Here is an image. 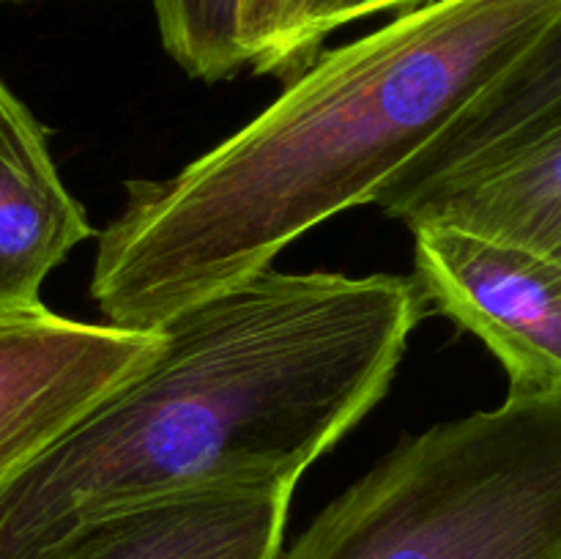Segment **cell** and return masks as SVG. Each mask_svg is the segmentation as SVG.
<instances>
[{"label":"cell","mask_w":561,"mask_h":559,"mask_svg":"<svg viewBox=\"0 0 561 559\" xmlns=\"http://www.w3.org/2000/svg\"><path fill=\"white\" fill-rule=\"evenodd\" d=\"M425 307L400 274L274 269L186 307L140 376L0 477V559L173 493L299 482L387 395Z\"/></svg>","instance_id":"obj_1"},{"label":"cell","mask_w":561,"mask_h":559,"mask_svg":"<svg viewBox=\"0 0 561 559\" xmlns=\"http://www.w3.org/2000/svg\"><path fill=\"white\" fill-rule=\"evenodd\" d=\"M559 20L561 0H427L318 53L228 140L170 179L126 184L93 263L102 316L159 329L334 214L376 203Z\"/></svg>","instance_id":"obj_2"},{"label":"cell","mask_w":561,"mask_h":559,"mask_svg":"<svg viewBox=\"0 0 561 559\" xmlns=\"http://www.w3.org/2000/svg\"><path fill=\"white\" fill-rule=\"evenodd\" d=\"M277 559H561V395L405 438Z\"/></svg>","instance_id":"obj_3"},{"label":"cell","mask_w":561,"mask_h":559,"mask_svg":"<svg viewBox=\"0 0 561 559\" xmlns=\"http://www.w3.org/2000/svg\"><path fill=\"white\" fill-rule=\"evenodd\" d=\"M411 233L425 301L496 354L510 395H561V263L449 225Z\"/></svg>","instance_id":"obj_4"},{"label":"cell","mask_w":561,"mask_h":559,"mask_svg":"<svg viewBox=\"0 0 561 559\" xmlns=\"http://www.w3.org/2000/svg\"><path fill=\"white\" fill-rule=\"evenodd\" d=\"M162 343V329L71 321L44 305L0 312V477L140 376Z\"/></svg>","instance_id":"obj_5"},{"label":"cell","mask_w":561,"mask_h":559,"mask_svg":"<svg viewBox=\"0 0 561 559\" xmlns=\"http://www.w3.org/2000/svg\"><path fill=\"white\" fill-rule=\"evenodd\" d=\"M294 480H244L173 493L71 537L49 559H277Z\"/></svg>","instance_id":"obj_6"},{"label":"cell","mask_w":561,"mask_h":559,"mask_svg":"<svg viewBox=\"0 0 561 559\" xmlns=\"http://www.w3.org/2000/svg\"><path fill=\"white\" fill-rule=\"evenodd\" d=\"M93 228L60 181L47 129L0 77V312L38 307L42 285Z\"/></svg>","instance_id":"obj_7"},{"label":"cell","mask_w":561,"mask_h":559,"mask_svg":"<svg viewBox=\"0 0 561 559\" xmlns=\"http://www.w3.org/2000/svg\"><path fill=\"white\" fill-rule=\"evenodd\" d=\"M559 118L561 20L383 184L376 203L389 217H398L416 197L482 173L520 151Z\"/></svg>","instance_id":"obj_8"},{"label":"cell","mask_w":561,"mask_h":559,"mask_svg":"<svg viewBox=\"0 0 561 559\" xmlns=\"http://www.w3.org/2000/svg\"><path fill=\"white\" fill-rule=\"evenodd\" d=\"M394 219L449 225L561 263V118L493 168L411 201Z\"/></svg>","instance_id":"obj_9"},{"label":"cell","mask_w":561,"mask_h":559,"mask_svg":"<svg viewBox=\"0 0 561 559\" xmlns=\"http://www.w3.org/2000/svg\"><path fill=\"white\" fill-rule=\"evenodd\" d=\"M153 11L164 49L195 80L222 82L250 66L236 0H153Z\"/></svg>","instance_id":"obj_10"},{"label":"cell","mask_w":561,"mask_h":559,"mask_svg":"<svg viewBox=\"0 0 561 559\" xmlns=\"http://www.w3.org/2000/svg\"><path fill=\"white\" fill-rule=\"evenodd\" d=\"M422 3L427 0H301L299 16H296L294 33H290L288 47L279 60L277 75L294 80L318 58L323 38L337 27L381 14V11H405Z\"/></svg>","instance_id":"obj_11"},{"label":"cell","mask_w":561,"mask_h":559,"mask_svg":"<svg viewBox=\"0 0 561 559\" xmlns=\"http://www.w3.org/2000/svg\"><path fill=\"white\" fill-rule=\"evenodd\" d=\"M236 3H239V36L247 60L261 75H277L301 0H236Z\"/></svg>","instance_id":"obj_12"},{"label":"cell","mask_w":561,"mask_h":559,"mask_svg":"<svg viewBox=\"0 0 561 559\" xmlns=\"http://www.w3.org/2000/svg\"><path fill=\"white\" fill-rule=\"evenodd\" d=\"M0 3H5V0H0Z\"/></svg>","instance_id":"obj_13"}]
</instances>
